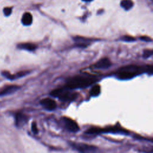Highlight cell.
<instances>
[{
  "label": "cell",
  "mask_w": 153,
  "mask_h": 153,
  "mask_svg": "<svg viewBox=\"0 0 153 153\" xmlns=\"http://www.w3.org/2000/svg\"><path fill=\"white\" fill-rule=\"evenodd\" d=\"M145 72H147L151 74L152 72V65L146 66H139L136 65L124 66L117 71L115 75L120 79H128Z\"/></svg>",
  "instance_id": "6da1fadb"
},
{
  "label": "cell",
  "mask_w": 153,
  "mask_h": 153,
  "mask_svg": "<svg viewBox=\"0 0 153 153\" xmlns=\"http://www.w3.org/2000/svg\"><path fill=\"white\" fill-rule=\"evenodd\" d=\"M97 80L94 76L77 75L68 79L64 87L71 90L82 88L92 85Z\"/></svg>",
  "instance_id": "7a4b0ae2"
},
{
  "label": "cell",
  "mask_w": 153,
  "mask_h": 153,
  "mask_svg": "<svg viewBox=\"0 0 153 153\" xmlns=\"http://www.w3.org/2000/svg\"><path fill=\"white\" fill-rule=\"evenodd\" d=\"M70 90L71 89L63 87L53 90L50 94L63 102L72 101L76 98L77 93Z\"/></svg>",
  "instance_id": "3957f363"
},
{
  "label": "cell",
  "mask_w": 153,
  "mask_h": 153,
  "mask_svg": "<svg viewBox=\"0 0 153 153\" xmlns=\"http://www.w3.org/2000/svg\"><path fill=\"white\" fill-rule=\"evenodd\" d=\"M63 121L65 127L69 131L71 132H74V133L79 131V127L78 124L72 119L66 117H63Z\"/></svg>",
  "instance_id": "277c9868"
},
{
  "label": "cell",
  "mask_w": 153,
  "mask_h": 153,
  "mask_svg": "<svg viewBox=\"0 0 153 153\" xmlns=\"http://www.w3.org/2000/svg\"><path fill=\"white\" fill-rule=\"evenodd\" d=\"M40 103L47 110L51 111L56 109L57 106L56 102L52 99L46 97L41 100Z\"/></svg>",
  "instance_id": "5b68a950"
},
{
  "label": "cell",
  "mask_w": 153,
  "mask_h": 153,
  "mask_svg": "<svg viewBox=\"0 0 153 153\" xmlns=\"http://www.w3.org/2000/svg\"><path fill=\"white\" fill-rule=\"evenodd\" d=\"M111 66V62L109 59L103 57L97 61L94 65L93 67L96 69H107Z\"/></svg>",
  "instance_id": "8992f818"
},
{
  "label": "cell",
  "mask_w": 153,
  "mask_h": 153,
  "mask_svg": "<svg viewBox=\"0 0 153 153\" xmlns=\"http://www.w3.org/2000/svg\"><path fill=\"white\" fill-rule=\"evenodd\" d=\"M76 44L77 46L80 47H87L88 45L90 44L93 39L84 38L82 36H75L74 38Z\"/></svg>",
  "instance_id": "52a82bcc"
},
{
  "label": "cell",
  "mask_w": 153,
  "mask_h": 153,
  "mask_svg": "<svg viewBox=\"0 0 153 153\" xmlns=\"http://www.w3.org/2000/svg\"><path fill=\"white\" fill-rule=\"evenodd\" d=\"M19 88H20V87L15 85L6 86L2 88L1 90H0V97L13 94Z\"/></svg>",
  "instance_id": "ba28073f"
},
{
  "label": "cell",
  "mask_w": 153,
  "mask_h": 153,
  "mask_svg": "<svg viewBox=\"0 0 153 153\" xmlns=\"http://www.w3.org/2000/svg\"><path fill=\"white\" fill-rule=\"evenodd\" d=\"M74 148H75L77 151L79 152H93L95 151L96 148L92 145H89L87 144L79 143V144H75L73 145Z\"/></svg>",
  "instance_id": "9c48e42d"
},
{
  "label": "cell",
  "mask_w": 153,
  "mask_h": 153,
  "mask_svg": "<svg viewBox=\"0 0 153 153\" xmlns=\"http://www.w3.org/2000/svg\"><path fill=\"white\" fill-rule=\"evenodd\" d=\"M27 120V117L22 114V113H18L16 115V123L18 127H21L23 126Z\"/></svg>",
  "instance_id": "30bf717a"
},
{
  "label": "cell",
  "mask_w": 153,
  "mask_h": 153,
  "mask_svg": "<svg viewBox=\"0 0 153 153\" xmlns=\"http://www.w3.org/2000/svg\"><path fill=\"white\" fill-rule=\"evenodd\" d=\"M36 45L32 43H23L18 45V48L27 51H33L36 48Z\"/></svg>",
  "instance_id": "8fae6325"
},
{
  "label": "cell",
  "mask_w": 153,
  "mask_h": 153,
  "mask_svg": "<svg viewBox=\"0 0 153 153\" xmlns=\"http://www.w3.org/2000/svg\"><path fill=\"white\" fill-rule=\"evenodd\" d=\"M22 22L24 25H30L32 22V16L29 13H25L22 17Z\"/></svg>",
  "instance_id": "7c38bea8"
},
{
  "label": "cell",
  "mask_w": 153,
  "mask_h": 153,
  "mask_svg": "<svg viewBox=\"0 0 153 153\" xmlns=\"http://www.w3.org/2000/svg\"><path fill=\"white\" fill-rule=\"evenodd\" d=\"M100 93V87L99 85L96 84L92 87L90 91V94L91 96H97Z\"/></svg>",
  "instance_id": "4fadbf2b"
},
{
  "label": "cell",
  "mask_w": 153,
  "mask_h": 153,
  "mask_svg": "<svg viewBox=\"0 0 153 153\" xmlns=\"http://www.w3.org/2000/svg\"><path fill=\"white\" fill-rule=\"evenodd\" d=\"M121 5L125 10H128L133 7V3L131 0H123L121 2Z\"/></svg>",
  "instance_id": "5bb4252c"
},
{
  "label": "cell",
  "mask_w": 153,
  "mask_h": 153,
  "mask_svg": "<svg viewBox=\"0 0 153 153\" xmlns=\"http://www.w3.org/2000/svg\"><path fill=\"white\" fill-rule=\"evenodd\" d=\"M102 132V128H97L96 127H93L90 128H88L85 133L87 134H96V133H99Z\"/></svg>",
  "instance_id": "9a60e30c"
},
{
  "label": "cell",
  "mask_w": 153,
  "mask_h": 153,
  "mask_svg": "<svg viewBox=\"0 0 153 153\" xmlns=\"http://www.w3.org/2000/svg\"><path fill=\"white\" fill-rule=\"evenodd\" d=\"M121 39L126 42H132L136 40L134 38L129 35H124L121 38Z\"/></svg>",
  "instance_id": "2e32d148"
},
{
  "label": "cell",
  "mask_w": 153,
  "mask_h": 153,
  "mask_svg": "<svg viewBox=\"0 0 153 153\" xmlns=\"http://www.w3.org/2000/svg\"><path fill=\"white\" fill-rule=\"evenodd\" d=\"M152 50H149V49H145L143 50V57L145 58L149 57L152 56Z\"/></svg>",
  "instance_id": "e0dca14e"
},
{
  "label": "cell",
  "mask_w": 153,
  "mask_h": 153,
  "mask_svg": "<svg viewBox=\"0 0 153 153\" xmlns=\"http://www.w3.org/2000/svg\"><path fill=\"white\" fill-rule=\"evenodd\" d=\"M31 128H32V131L34 134H37L38 132V130L36 126V124L35 122H33L32 123V126H31Z\"/></svg>",
  "instance_id": "ac0fdd59"
},
{
  "label": "cell",
  "mask_w": 153,
  "mask_h": 153,
  "mask_svg": "<svg viewBox=\"0 0 153 153\" xmlns=\"http://www.w3.org/2000/svg\"><path fill=\"white\" fill-rule=\"evenodd\" d=\"M12 8L10 7H6L4 9V13L6 16H9L11 13Z\"/></svg>",
  "instance_id": "d6986e66"
},
{
  "label": "cell",
  "mask_w": 153,
  "mask_h": 153,
  "mask_svg": "<svg viewBox=\"0 0 153 153\" xmlns=\"http://www.w3.org/2000/svg\"><path fill=\"white\" fill-rule=\"evenodd\" d=\"M140 39L145 41H151L150 38H149L148 36H142V37H140Z\"/></svg>",
  "instance_id": "ffe728a7"
},
{
  "label": "cell",
  "mask_w": 153,
  "mask_h": 153,
  "mask_svg": "<svg viewBox=\"0 0 153 153\" xmlns=\"http://www.w3.org/2000/svg\"><path fill=\"white\" fill-rule=\"evenodd\" d=\"M83 1H91L92 0H83Z\"/></svg>",
  "instance_id": "44dd1931"
}]
</instances>
